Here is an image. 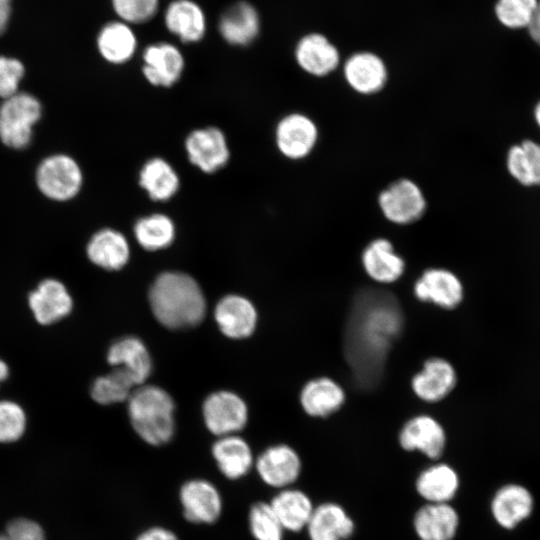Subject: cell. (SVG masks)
I'll return each instance as SVG.
<instances>
[{
	"label": "cell",
	"mask_w": 540,
	"mask_h": 540,
	"mask_svg": "<svg viewBox=\"0 0 540 540\" xmlns=\"http://www.w3.org/2000/svg\"><path fill=\"white\" fill-rule=\"evenodd\" d=\"M383 217L398 226H407L421 220L427 211V199L417 182L399 178L383 188L377 196Z\"/></svg>",
	"instance_id": "5"
},
{
	"label": "cell",
	"mask_w": 540,
	"mask_h": 540,
	"mask_svg": "<svg viewBox=\"0 0 540 540\" xmlns=\"http://www.w3.org/2000/svg\"><path fill=\"white\" fill-rule=\"evenodd\" d=\"M185 150L191 164L204 173L218 171L230 158L226 137L217 127L192 131L185 140Z\"/></svg>",
	"instance_id": "12"
},
{
	"label": "cell",
	"mask_w": 540,
	"mask_h": 540,
	"mask_svg": "<svg viewBox=\"0 0 540 540\" xmlns=\"http://www.w3.org/2000/svg\"><path fill=\"white\" fill-rule=\"evenodd\" d=\"M27 417L24 409L11 400H0V443H12L25 433Z\"/></svg>",
	"instance_id": "39"
},
{
	"label": "cell",
	"mask_w": 540,
	"mask_h": 540,
	"mask_svg": "<svg viewBox=\"0 0 540 540\" xmlns=\"http://www.w3.org/2000/svg\"><path fill=\"white\" fill-rule=\"evenodd\" d=\"M23 76L24 66L18 59L0 56V98L6 99L19 92Z\"/></svg>",
	"instance_id": "41"
},
{
	"label": "cell",
	"mask_w": 540,
	"mask_h": 540,
	"mask_svg": "<svg viewBox=\"0 0 540 540\" xmlns=\"http://www.w3.org/2000/svg\"><path fill=\"white\" fill-rule=\"evenodd\" d=\"M319 141V128L308 115L293 112L282 117L276 125L275 142L286 158L298 161L307 158Z\"/></svg>",
	"instance_id": "8"
},
{
	"label": "cell",
	"mask_w": 540,
	"mask_h": 540,
	"mask_svg": "<svg viewBox=\"0 0 540 540\" xmlns=\"http://www.w3.org/2000/svg\"><path fill=\"white\" fill-rule=\"evenodd\" d=\"M460 478L446 463H435L425 468L415 481L416 492L426 503H450L457 495Z\"/></svg>",
	"instance_id": "28"
},
{
	"label": "cell",
	"mask_w": 540,
	"mask_h": 540,
	"mask_svg": "<svg viewBox=\"0 0 540 540\" xmlns=\"http://www.w3.org/2000/svg\"><path fill=\"white\" fill-rule=\"evenodd\" d=\"M174 410L172 397L158 386L140 385L128 398V415L134 431L153 446L166 444L172 439Z\"/></svg>",
	"instance_id": "3"
},
{
	"label": "cell",
	"mask_w": 540,
	"mask_h": 540,
	"mask_svg": "<svg viewBox=\"0 0 540 540\" xmlns=\"http://www.w3.org/2000/svg\"><path fill=\"white\" fill-rule=\"evenodd\" d=\"M361 262L366 274L381 284L397 281L405 270L404 259L395 251L392 242L384 237L375 238L366 245Z\"/></svg>",
	"instance_id": "24"
},
{
	"label": "cell",
	"mask_w": 540,
	"mask_h": 540,
	"mask_svg": "<svg viewBox=\"0 0 540 540\" xmlns=\"http://www.w3.org/2000/svg\"><path fill=\"white\" fill-rule=\"evenodd\" d=\"M86 254L94 265L114 271L122 269L128 263L130 247L121 232L104 228L90 238L86 246Z\"/></svg>",
	"instance_id": "26"
},
{
	"label": "cell",
	"mask_w": 540,
	"mask_h": 540,
	"mask_svg": "<svg viewBox=\"0 0 540 540\" xmlns=\"http://www.w3.org/2000/svg\"><path fill=\"white\" fill-rule=\"evenodd\" d=\"M202 413L207 429L218 437L239 432L248 420V409L242 398L224 390L205 399Z\"/></svg>",
	"instance_id": "9"
},
{
	"label": "cell",
	"mask_w": 540,
	"mask_h": 540,
	"mask_svg": "<svg viewBox=\"0 0 540 540\" xmlns=\"http://www.w3.org/2000/svg\"><path fill=\"white\" fill-rule=\"evenodd\" d=\"M131 375L120 367L96 378L90 388L92 399L101 405H109L128 400L136 387Z\"/></svg>",
	"instance_id": "36"
},
{
	"label": "cell",
	"mask_w": 540,
	"mask_h": 540,
	"mask_svg": "<svg viewBox=\"0 0 540 540\" xmlns=\"http://www.w3.org/2000/svg\"><path fill=\"white\" fill-rule=\"evenodd\" d=\"M535 499L523 484L509 482L501 485L490 501V513L495 523L505 530H514L534 512Z\"/></svg>",
	"instance_id": "10"
},
{
	"label": "cell",
	"mask_w": 540,
	"mask_h": 540,
	"mask_svg": "<svg viewBox=\"0 0 540 540\" xmlns=\"http://www.w3.org/2000/svg\"><path fill=\"white\" fill-rule=\"evenodd\" d=\"M5 534L8 540H46L41 526L26 518H16L11 520L6 528Z\"/></svg>",
	"instance_id": "42"
},
{
	"label": "cell",
	"mask_w": 540,
	"mask_h": 540,
	"mask_svg": "<svg viewBox=\"0 0 540 540\" xmlns=\"http://www.w3.org/2000/svg\"><path fill=\"white\" fill-rule=\"evenodd\" d=\"M0 540H8L6 534L3 532V533H0Z\"/></svg>",
	"instance_id": "48"
},
{
	"label": "cell",
	"mask_w": 540,
	"mask_h": 540,
	"mask_svg": "<svg viewBox=\"0 0 540 540\" xmlns=\"http://www.w3.org/2000/svg\"><path fill=\"white\" fill-rule=\"evenodd\" d=\"M9 376V367L3 360L0 359V385L3 383Z\"/></svg>",
	"instance_id": "46"
},
{
	"label": "cell",
	"mask_w": 540,
	"mask_h": 540,
	"mask_svg": "<svg viewBox=\"0 0 540 540\" xmlns=\"http://www.w3.org/2000/svg\"><path fill=\"white\" fill-rule=\"evenodd\" d=\"M107 361L126 370L137 386L142 385L152 371V360L145 344L133 336L112 343L107 351Z\"/></svg>",
	"instance_id": "27"
},
{
	"label": "cell",
	"mask_w": 540,
	"mask_h": 540,
	"mask_svg": "<svg viewBox=\"0 0 540 540\" xmlns=\"http://www.w3.org/2000/svg\"><path fill=\"white\" fill-rule=\"evenodd\" d=\"M212 455L220 472L230 480L244 477L254 463L249 444L235 434L218 437Z\"/></svg>",
	"instance_id": "29"
},
{
	"label": "cell",
	"mask_w": 540,
	"mask_h": 540,
	"mask_svg": "<svg viewBox=\"0 0 540 540\" xmlns=\"http://www.w3.org/2000/svg\"><path fill=\"white\" fill-rule=\"evenodd\" d=\"M260 29L261 19L258 10L244 0L229 5L218 20L220 36L233 46H247L253 43Z\"/></svg>",
	"instance_id": "19"
},
{
	"label": "cell",
	"mask_w": 540,
	"mask_h": 540,
	"mask_svg": "<svg viewBox=\"0 0 540 540\" xmlns=\"http://www.w3.org/2000/svg\"><path fill=\"white\" fill-rule=\"evenodd\" d=\"M163 22L169 33L186 44L200 42L207 31L206 14L194 0H172L164 10Z\"/></svg>",
	"instance_id": "20"
},
{
	"label": "cell",
	"mask_w": 540,
	"mask_h": 540,
	"mask_svg": "<svg viewBox=\"0 0 540 540\" xmlns=\"http://www.w3.org/2000/svg\"><path fill=\"white\" fill-rule=\"evenodd\" d=\"M528 30L531 38L540 46V1L538 2L534 17L528 26Z\"/></svg>",
	"instance_id": "44"
},
{
	"label": "cell",
	"mask_w": 540,
	"mask_h": 540,
	"mask_svg": "<svg viewBox=\"0 0 540 540\" xmlns=\"http://www.w3.org/2000/svg\"><path fill=\"white\" fill-rule=\"evenodd\" d=\"M111 4L118 20L134 26L151 21L158 13L160 0H111Z\"/></svg>",
	"instance_id": "40"
},
{
	"label": "cell",
	"mask_w": 540,
	"mask_h": 540,
	"mask_svg": "<svg viewBox=\"0 0 540 540\" xmlns=\"http://www.w3.org/2000/svg\"><path fill=\"white\" fill-rule=\"evenodd\" d=\"M185 519L195 524L216 522L223 508L222 497L213 483L205 479H191L179 491Z\"/></svg>",
	"instance_id": "13"
},
{
	"label": "cell",
	"mask_w": 540,
	"mask_h": 540,
	"mask_svg": "<svg viewBox=\"0 0 540 540\" xmlns=\"http://www.w3.org/2000/svg\"><path fill=\"white\" fill-rule=\"evenodd\" d=\"M136 540H179L171 530L155 526L143 531Z\"/></svg>",
	"instance_id": "43"
},
{
	"label": "cell",
	"mask_w": 540,
	"mask_h": 540,
	"mask_svg": "<svg viewBox=\"0 0 540 540\" xmlns=\"http://www.w3.org/2000/svg\"><path fill=\"white\" fill-rule=\"evenodd\" d=\"M134 236L145 250L157 251L167 248L175 239V225L165 214L144 216L135 223Z\"/></svg>",
	"instance_id": "35"
},
{
	"label": "cell",
	"mask_w": 540,
	"mask_h": 540,
	"mask_svg": "<svg viewBox=\"0 0 540 540\" xmlns=\"http://www.w3.org/2000/svg\"><path fill=\"white\" fill-rule=\"evenodd\" d=\"M142 73L153 86L171 87L182 76L185 60L180 49L169 42L152 43L142 53Z\"/></svg>",
	"instance_id": "15"
},
{
	"label": "cell",
	"mask_w": 540,
	"mask_h": 540,
	"mask_svg": "<svg viewBox=\"0 0 540 540\" xmlns=\"http://www.w3.org/2000/svg\"><path fill=\"white\" fill-rule=\"evenodd\" d=\"M460 518L450 503H426L413 517V528L420 540H453Z\"/></svg>",
	"instance_id": "21"
},
{
	"label": "cell",
	"mask_w": 540,
	"mask_h": 540,
	"mask_svg": "<svg viewBox=\"0 0 540 540\" xmlns=\"http://www.w3.org/2000/svg\"><path fill=\"white\" fill-rule=\"evenodd\" d=\"M538 0H497L495 15L497 20L510 29L528 27L534 17Z\"/></svg>",
	"instance_id": "38"
},
{
	"label": "cell",
	"mask_w": 540,
	"mask_h": 540,
	"mask_svg": "<svg viewBox=\"0 0 540 540\" xmlns=\"http://www.w3.org/2000/svg\"><path fill=\"white\" fill-rule=\"evenodd\" d=\"M398 439L404 450L420 452L432 460L439 459L446 446L444 428L429 415L409 419L401 428Z\"/></svg>",
	"instance_id": "17"
},
{
	"label": "cell",
	"mask_w": 540,
	"mask_h": 540,
	"mask_svg": "<svg viewBox=\"0 0 540 540\" xmlns=\"http://www.w3.org/2000/svg\"><path fill=\"white\" fill-rule=\"evenodd\" d=\"M342 74L347 86L362 96L380 93L389 79V71L384 59L368 50L350 54L342 64Z\"/></svg>",
	"instance_id": "7"
},
{
	"label": "cell",
	"mask_w": 540,
	"mask_h": 540,
	"mask_svg": "<svg viewBox=\"0 0 540 540\" xmlns=\"http://www.w3.org/2000/svg\"><path fill=\"white\" fill-rule=\"evenodd\" d=\"M414 294L422 302L453 309L461 303L464 289L453 272L444 268H429L416 280Z\"/></svg>",
	"instance_id": "18"
},
{
	"label": "cell",
	"mask_w": 540,
	"mask_h": 540,
	"mask_svg": "<svg viewBox=\"0 0 540 540\" xmlns=\"http://www.w3.org/2000/svg\"><path fill=\"white\" fill-rule=\"evenodd\" d=\"M268 503L284 530L290 532L306 529L315 507L304 491L291 487L281 489Z\"/></svg>",
	"instance_id": "32"
},
{
	"label": "cell",
	"mask_w": 540,
	"mask_h": 540,
	"mask_svg": "<svg viewBox=\"0 0 540 540\" xmlns=\"http://www.w3.org/2000/svg\"><path fill=\"white\" fill-rule=\"evenodd\" d=\"M220 331L232 339L250 336L256 327L257 312L254 305L240 295H227L220 299L214 310Z\"/></svg>",
	"instance_id": "22"
},
{
	"label": "cell",
	"mask_w": 540,
	"mask_h": 540,
	"mask_svg": "<svg viewBox=\"0 0 540 540\" xmlns=\"http://www.w3.org/2000/svg\"><path fill=\"white\" fill-rule=\"evenodd\" d=\"M28 306L41 325L54 324L73 309V298L65 284L54 278L42 280L28 295Z\"/></svg>",
	"instance_id": "16"
},
{
	"label": "cell",
	"mask_w": 540,
	"mask_h": 540,
	"mask_svg": "<svg viewBox=\"0 0 540 540\" xmlns=\"http://www.w3.org/2000/svg\"><path fill=\"white\" fill-rule=\"evenodd\" d=\"M506 168L519 184L540 186V143L526 139L512 145L506 155Z\"/></svg>",
	"instance_id": "33"
},
{
	"label": "cell",
	"mask_w": 540,
	"mask_h": 540,
	"mask_svg": "<svg viewBox=\"0 0 540 540\" xmlns=\"http://www.w3.org/2000/svg\"><path fill=\"white\" fill-rule=\"evenodd\" d=\"M344 402L343 388L328 377L310 380L300 393L301 406L312 417H327L338 411Z\"/></svg>",
	"instance_id": "31"
},
{
	"label": "cell",
	"mask_w": 540,
	"mask_h": 540,
	"mask_svg": "<svg viewBox=\"0 0 540 540\" xmlns=\"http://www.w3.org/2000/svg\"><path fill=\"white\" fill-rule=\"evenodd\" d=\"M403 324L402 309L391 293L369 288L356 295L346 323L344 352L358 387L370 389L380 381Z\"/></svg>",
	"instance_id": "1"
},
{
	"label": "cell",
	"mask_w": 540,
	"mask_h": 540,
	"mask_svg": "<svg viewBox=\"0 0 540 540\" xmlns=\"http://www.w3.org/2000/svg\"><path fill=\"white\" fill-rule=\"evenodd\" d=\"M151 310L163 326L183 329L198 325L206 313V301L197 281L188 274L166 271L150 287Z\"/></svg>",
	"instance_id": "2"
},
{
	"label": "cell",
	"mask_w": 540,
	"mask_h": 540,
	"mask_svg": "<svg viewBox=\"0 0 540 540\" xmlns=\"http://www.w3.org/2000/svg\"><path fill=\"white\" fill-rule=\"evenodd\" d=\"M139 184L152 200L167 201L177 193L180 180L170 163L154 157L142 166Z\"/></svg>",
	"instance_id": "34"
},
{
	"label": "cell",
	"mask_w": 540,
	"mask_h": 540,
	"mask_svg": "<svg viewBox=\"0 0 540 540\" xmlns=\"http://www.w3.org/2000/svg\"><path fill=\"white\" fill-rule=\"evenodd\" d=\"M457 375L447 360L433 357L425 361L423 368L414 375L411 387L415 395L425 402H438L455 387Z\"/></svg>",
	"instance_id": "23"
},
{
	"label": "cell",
	"mask_w": 540,
	"mask_h": 540,
	"mask_svg": "<svg viewBox=\"0 0 540 540\" xmlns=\"http://www.w3.org/2000/svg\"><path fill=\"white\" fill-rule=\"evenodd\" d=\"M248 522L256 540H284L285 530L269 503H254L249 510Z\"/></svg>",
	"instance_id": "37"
},
{
	"label": "cell",
	"mask_w": 540,
	"mask_h": 540,
	"mask_svg": "<svg viewBox=\"0 0 540 540\" xmlns=\"http://www.w3.org/2000/svg\"><path fill=\"white\" fill-rule=\"evenodd\" d=\"M42 107L30 93L17 92L3 99L0 105V140L13 149L26 148L33 135V128L40 120Z\"/></svg>",
	"instance_id": "4"
},
{
	"label": "cell",
	"mask_w": 540,
	"mask_h": 540,
	"mask_svg": "<svg viewBox=\"0 0 540 540\" xmlns=\"http://www.w3.org/2000/svg\"><path fill=\"white\" fill-rule=\"evenodd\" d=\"M533 116L537 126L540 128V100L536 103L534 107Z\"/></svg>",
	"instance_id": "47"
},
{
	"label": "cell",
	"mask_w": 540,
	"mask_h": 540,
	"mask_svg": "<svg viewBox=\"0 0 540 540\" xmlns=\"http://www.w3.org/2000/svg\"><path fill=\"white\" fill-rule=\"evenodd\" d=\"M36 184L40 192L54 201H68L80 191L83 174L79 164L66 154L46 157L36 170Z\"/></svg>",
	"instance_id": "6"
},
{
	"label": "cell",
	"mask_w": 540,
	"mask_h": 540,
	"mask_svg": "<svg viewBox=\"0 0 540 540\" xmlns=\"http://www.w3.org/2000/svg\"><path fill=\"white\" fill-rule=\"evenodd\" d=\"M294 58L303 72L317 78L334 73L342 61L338 47L320 32H310L299 38Z\"/></svg>",
	"instance_id": "11"
},
{
	"label": "cell",
	"mask_w": 540,
	"mask_h": 540,
	"mask_svg": "<svg viewBox=\"0 0 540 540\" xmlns=\"http://www.w3.org/2000/svg\"><path fill=\"white\" fill-rule=\"evenodd\" d=\"M305 530L310 540H347L355 524L341 505L324 502L314 507Z\"/></svg>",
	"instance_id": "25"
},
{
	"label": "cell",
	"mask_w": 540,
	"mask_h": 540,
	"mask_svg": "<svg viewBox=\"0 0 540 540\" xmlns=\"http://www.w3.org/2000/svg\"><path fill=\"white\" fill-rule=\"evenodd\" d=\"M138 46L133 26L121 21L105 24L97 36V48L104 60L120 65L130 61Z\"/></svg>",
	"instance_id": "30"
},
{
	"label": "cell",
	"mask_w": 540,
	"mask_h": 540,
	"mask_svg": "<svg viewBox=\"0 0 540 540\" xmlns=\"http://www.w3.org/2000/svg\"><path fill=\"white\" fill-rule=\"evenodd\" d=\"M10 14V0H0V35L6 29Z\"/></svg>",
	"instance_id": "45"
},
{
	"label": "cell",
	"mask_w": 540,
	"mask_h": 540,
	"mask_svg": "<svg viewBox=\"0 0 540 540\" xmlns=\"http://www.w3.org/2000/svg\"><path fill=\"white\" fill-rule=\"evenodd\" d=\"M255 467L265 484L281 490L297 481L301 474L302 462L292 447L277 444L268 447L258 456Z\"/></svg>",
	"instance_id": "14"
}]
</instances>
